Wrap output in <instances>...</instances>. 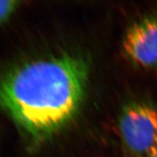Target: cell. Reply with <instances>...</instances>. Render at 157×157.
Wrapping results in <instances>:
<instances>
[{
  "label": "cell",
  "mask_w": 157,
  "mask_h": 157,
  "mask_svg": "<svg viewBox=\"0 0 157 157\" xmlns=\"http://www.w3.org/2000/svg\"><path fill=\"white\" fill-rule=\"evenodd\" d=\"M87 76V63L74 56L28 62L0 78V108L36 148L75 117Z\"/></svg>",
  "instance_id": "6da1fadb"
},
{
  "label": "cell",
  "mask_w": 157,
  "mask_h": 157,
  "mask_svg": "<svg viewBox=\"0 0 157 157\" xmlns=\"http://www.w3.org/2000/svg\"><path fill=\"white\" fill-rule=\"evenodd\" d=\"M119 129L125 148L132 157H145L157 140V107L137 100L124 105Z\"/></svg>",
  "instance_id": "7a4b0ae2"
},
{
  "label": "cell",
  "mask_w": 157,
  "mask_h": 157,
  "mask_svg": "<svg viewBox=\"0 0 157 157\" xmlns=\"http://www.w3.org/2000/svg\"><path fill=\"white\" fill-rule=\"evenodd\" d=\"M122 47L129 60L137 67L156 69V15L147 14L135 21L124 35Z\"/></svg>",
  "instance_id": "3957f363"
},
{
  "label": "cell",
  "mask_w": 157,
  "mask_h": 157,
  "mask_svg": "<svg viewBox=\"0 0 157 157\" xmlns=\"http://www.w3.org/2000/svg\"><path fill=\"white\" fill-rule=\"evenodd\" d=\"M17 5L16 1H0V23L5 22L10 16L16 8Z\"/></svg>",
  "instance_id": "277c9868"
},
{
  "label": "cell",
  "mask_w": 157,
  "mask_h": 157,
  "mask_svg": "<svg viewBox=\"0 0 157 157\" xmlns=\"http://www.w3.org/2000/svg\"><path fill=\"white\" fill-rule=\"evenodd\" d=\"M145 157H157V140L155 142L154 146L150 150V151Z\"/></svg>",
  "instance_id": "5b68a950"
}]
</instances>
